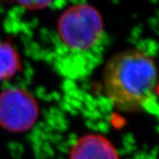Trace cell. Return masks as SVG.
I'll list each match as a JSON object with an SVG mask.
<instances>
[{
	"label": "cell",
	"instance_id": "cell-6",
	"mask_svg": "<svg viewBox=\"0 0 159 159\" xmlns=\"http://www.w3.org/2000/svg\"><path fill=\"white\" fill-rule=\"evenodd\" d=\"M51 0H18L20 4L25 7H29L31 9L41 8L46 6Z\"/></svg>",
	"mask_w": 159,
	"mask_h": 159
},
{
	"label": "cell",
	"instance_id": "cell-3",
	"mask_svg": "<svg viewBox=\"0 0 159 159\" xmlns=\"http://www.w3.org/2000/svg\"><path fill=\"white\" fill-rule=\"evenodd\" d=\"M37 115V104L29 93L10 89L0 95V123L7 129L26 130L34 124Z\"/></svg>",
	"mask_w": 159,
	"mask_h": 159
},
{
	"label": "cell",
	"instance_id": "cell-4",
	"mask_svg": "<svg viewBox=\"0 0 159 159\" xmlns=\"http://www.w3.org/2000/svg\"><path fill=\"white\" fill-rule=\"evenodd\" d=\"M70 159H119L112 143L101 134H87L74 144Z\"/></svg>",
	"mask_w": 159,
	"mask_h": 159
},
{
	"label": "cell",
	"instance_id": "cell-2",
	"mask_svg": "<svg viewBox=\"0 0 159 159\" xmlns=\"http://www.w3.org/2000/svg\"><path fill=\"white\" fill-rule=\"evenodd\" d=\"M157 85V70L145 52L130 49L111 57L102 74L103 90L122 111H139L152 97Z\"/></svg>",
	"mask_w": 159,
	"mask_h": 159
},
{
	"label": "cell",
	"instance_id": "cell-5",
	"mask_svg": "<svg viewBox=\"0 0 159 159\" xmlns=\"http://www.w3.org/2000/svg\"><path fill=\"white\" fill-rule=\"evenodd\" d=\"M18 66L16 51L8 43H0V80L11 78L17 72Z\"/></svg>",
	"mask_w": 159,
	"mask_h": 159
},
{
	"label": "cell",
	"instance_id": "cell-1",
	"mask_svg": "<svg viewBox=\"0 0 159 159\" xmlns=\"http://www.w3.org/2000/svg\"><path fill=\"white\" fill-rule=\"evenodd\" d=\"M105 44L106 34L100 13L89 5H75L57 20L51 60L63 77L85 79L101 62Z\"/></svg>",
	"mask_w": 159,
	"mask_h": 159
},
{
	"label": "cell",
	"instance_id": "cell-7",
	"mask_svg": "<svg viewBox=\"0 0 159 159\" xmlns=\"http://www.w3.org/2000/svg\"><path fill=\"white\" fill-rule=\"evenodd\" d=\"M157 92H158V94H159V83H158V85H157Z\"/></svg>",
	"mask_w": 159,
	"mask_h": 159
}]
</instances>
